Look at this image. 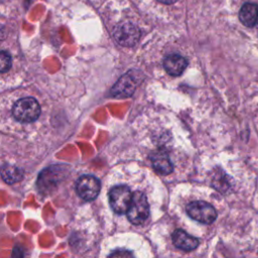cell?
I'll return each instance as SVG.
<instances>
[{
    "label": "cell",
    "mask_w": 258,
    "mask_h": 258,
    "mask_svg": "<svg viewBox=\"0 0 258 258\" xmlns=\"http://www.w3.org/2000/svg\"><path fill=\"white\" fill-rule=\"evenodd\" d=\"M12 114L17 121L21 123H29L39 117L40 106L33 98H23L14 104Z\"/></svg>",
    "instance_id": "cell-1"
},
{
    "label": "cell",
    "mask_w": 258,
    "mask_h": 258,
    "mask_svg": "<svg viewBox=\"0 0 258 258\" xmlns=\"http://www.w3.org/2000/svg\"><path fill=\"white\" fill-rule=\"evenodd\" d=\"M149 216V205L142 191H135L127 211V218L133 225H141Z\"/></svg>",
    "instance_id": "cell-2"
},
{
    "label": "cell",
    "mask_w": 258,
    "mask_h": 258,
    "mask_svg": "<svg viewBox=\"0 0 258 258\" xmlns=\"http://www.w3.org/2000/svg\"><path fill=\"white\" fill-rule=\"evenodd\" d=\"M142 80V75L137 71H130L123 75L114 85L111 92L116 98H126L131 96Z\"/></svg>",
    "instance_id": "cell-3"
},
{
    "label": "cell",
    "mask_w": 258,
    "mask_h": 258,
    "mask_svg": "<svg viewBox=\"0 0 258 258\" xmlns=\"http://www.w3.org/2000/svg\"><path fill=\"white\" fill-rule=\"evenodd\" d=\"M186 213L191 219L207 225L212 224L217 218V212L215 208L209 203L203 201L189 203L186 206Z\"/></svg>",
    "instance_id": "cell-4"
},
{
    "label": "cell",
    "mask_w": 258,
    "mask_h": 258,
    "mask_svg": "<svg viewBox=\"0 0 258 258\" xmlns=\"http://www.w3.org/2000/svg\"><path fill=\"white\" fill-rule=\"evenodd\" d=\"M133 194L126 185H117L109 192V203L116 214L127 213Z\"/></svg>",
    "instance_id": "cell-5"
},
{
    "label": "cell",
    "mask_w": 258,
    "mask_h": 258,
    "mask_svg": "<svg viewBox=\"0 0 258 258\" xmlns=\"http://www.w3.org/2000/svg\"><path fill=\"white\" fill-rule=\"evenodd\" d=\"M101 189L100 180L91 174L82 175L76 182V190L79 197L85 201L95 200Z\"/></svg>",
    "instance_id": "cell-6"
},
{
    "label": "cell",
    "mask_w": 258,
    "mask_h": 258,
    "mask_svg": "<svg viewBox=\"0 0 258 258\" xmlns=\"http://www.w3.org/2000/svg\"><path fill=\"white\" fill-rule=\"evenodd\" d=\"M64 168L58 165H52L45 168L38 176L37 185L39 190L47 192L54 188L58 182L63 178Z\"/></svg>",
    "instance_id": "cell-7"
},
{
    "label": "cell",
    "mask_w": 258,
    "mask_h": 258,
    "mask_svg": "<svg viewBox=\"0 0 258 258\" xmlns=\"http://www.w3.org/2000/svg\"><path fill=\"white\" fill-rule=\"evenodd\" d=\"M113 35L115 39L123 46H132L139 39V29L130 22H122L118 24L114 30Z\"/></svg>",
    "instance_id": "cell-8"
},
{
    "label": "cell",
    "mask_w": 258,
    "mask_h": 258,
    "mask_svg": "<svg viewBox=\"0 0 258 258\" xmlns=\"http://www.w3.org/2000/svg\"><path fill=\"white\" fill-rule=\"evenodd\" d=\"M171 239L175 247L184 251L194 250L199 245V240L196 237L190 236L189 234H187L185 231L181 229L175 230L172 233Z\"/></svg>",
    "instance_id": "cell-9"
},
{
    "label": "cell",
    "mask_w": 258,
    "mask_h": 258,
    "mask_svg": "<svg viewBox=\"0 0 258 258\" xmlns=\"http://www.w3.org/2000/svg\"><path fill=\"white\" fill-rule=\"evenodd\" d=\"M186 66V59L179 54H170L163 61V67L170 76L181 75Z\"/></svg>",
    "instance_id": "cell-10"
},
{
    "label": "cell",
    "mask_w": 258,
    "mask_h": 258,
    "mask_svg": "<svg viewBox=\"0 0 258 258\" xmlns=\"http://www.w3.org/2000/svg\"><path fill=\"white\" fill-rule=\"evenodd\" d=\"M151 162L155 171L162 175L169 174L173 169L172 163L168 155L163 151H157L153 153L151 157Z\"/></svg>",
    "instance_id": "cell-11"
},
{
    "label": "cell",
    "mask_w": 258,
    "mask_h": 258,
    "mask_svg": "<svg viewBox=\"0 0 258 258\" xmlns=\"http://www.w3.org/2000/svg\"><path fill=\"white\" fill-rule=\"evenodd\" d=\"M240 21L247 27H253L258 21V5L245 3L239 12Z\"/></svg>",
    "instance_id": "cell-12"
},
{
    "label": "cell",
    "mask_w": 258,
    "mask_h": 258,
    "mask_svg": "<svg viewBox=\"0 0 258 258\" xmlns=\"http://www.w3.org/2000/svg\"><path fill=\"white\" fill-rule=\"evenodd\" d=\"M1 175L5 182L12 184L23 178V171L14 165L5 164L1 168Z\"/></svg>",
    "instance_id": "cell-13"
},
{
    "label": "cell",
    "mask_w": 258,
    "mask_h": 258,
    "mask_svg": "<svg viewBox=\"0 0 258 258\" xmlns=\"http://www.w3.org/2000/svg\"><path fill=\"white\" fill-rule=\"evenodd\" d=\"M11 67V56L6 51H1L0 53V69L1 73L7 72Z\"/></svg>",
    "instance_id": "cell-14"
},
{
    "label": "cell",
    "mask_w": 258,
    "mask_h": 258,
    "mask_svg": "<svg viewBox=\"0 0 258 258\" xmlns=\"http://www.w3.org/2000/svg\"><path fill=\"white\" fill-rule=\"evenodd\" d=\"M109 258H135L134 255L128 250H116L110 254Z\"/></svg>",
    "instance_id": "cell-15"
},
{
    "label": "cell",
    "mask_w": 258,
    "mask_h": 258,
    "mask_svg": "<svg viewBox=\"0 0 258 258\" xmlns=\"http://www.w3.org/2000/svg\"><path fill=\"white\" fill-rule=\"evenodd\" d=\"M11 258H23V251L19 246H15L13 248Z\"/></svg>",
    "instance_id": "cell-16"
},
{
    "label": "cell",
    "mask_w": 258,
    "mask_h": 258,
    "mask_svg": "<svg viewBox=\"0 0 258 258\" xmlns=\"http://www.w3.org/2000/svg\"><path fill=\"white\" fill-rule=\"evenodd\" d=\"M157 1H159V2H161V3H163V4H173V3H175L177 0H157Z\"/></svg>",
    "instance_id": "cell-17"
}]
</instances>
